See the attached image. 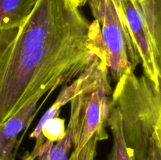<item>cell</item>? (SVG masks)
I'll return each instance as SVG.
<instances>
[{
    "mask_svg": "<svg viewBox=\"0 0 161 160\" xmlns=\"http://www.w3.org/2000/svg\"><path fill=\"white\" fill-rule=\"evenodd\" d=\"M80 7L76 0H38L20 26L0 30V125L105 56L98 23Z\"/></svg>",
    "mask_w": 161,
    "mask_h": 160,
    "instance_id": "obj_1",
    "label": "cell"
},
{
    "mask_svg": "<svg viewBox=\"0 0 161 160\" xmlns=\"http://www.w3.org/2000/svg\"><path fill=\"white\" fill-rule=\"evenodd\" d=\"M100 28L107 66L115 82L134 73L140 59L126 24L120 0H88Z\"/></svg>",
    "mask_w": 161,
    "mask_h": 160,
    "instance_id": "obj_2",
    "label": "cell"
},
{
    "mask_svg": "<svg viewBox=\"0 0 161 160\" xmlns=\"http://www.w3.org/2000/svg\"><path fill=\"white\" fill-rule=\"evenodd\" d=\"M113 93L105 67L83 90L71 100L67 128L71 131L74 150H81L94 135L108 139L105 130Z\"/></svg>",
    "mask_w": 161,
    "mask_h": 160,
    "instance_id": "obj_3",
    "label": "cell"
},
{
    "mask_svg": "<svg viewBox=\"0 0 161 160\" xmlns=\"http://www.w3.org/2000/svg\"><path fill=\"white\" fill-rule=\"evenodd\" d=\"M120 5L143 75L160 85V0H120Z\"/></svg>",
    "mask_w": 161,
    "mask_h": 160,
    "instance_id": "obj_4",
    "label": "cell"
},
{
    "mask_svg": "<svg viewBox=\"0 0 161 160\" xmlns=\"http://www.w3.org/2000/svg\"><path fill=\"white\" fill-rule=\"evenodd\" d=\"M43 94L36 95L20 111L0 125V159L14 160L20 144L17 136L32 121L36 106Z\"/></svg>",
    "mask_w": 161,
    "mask_h": 160,
    "instance_id": "obj_5",
    "label": "cell"
},
{
    "mask_svg": "<svg viewBox=\"0 0 161 160\" xmlns=\"http://www.w3.org/2000/svg\"><path fill=\"white\" fill-rule=\"evenodd\" d=\"M38 0H0V30L20 26Z\"/></svg>",
    "mask_w": 161,
    "mask_h": 160,
    "instance_id": "obj_6",
    "label": "cell"
},
{
    "mask_svg": "<svg viewBox=\"0 0 161 160\" xmlns=\"http://www.w3.org/2000/svg\"><path fill=\"white\" fill-rule=\"evenodd\" d=\"M106 126L109 127L113 133V145L108 160H136L126 145L123 136L119 112L112 103Z\"/></svg>",
    "mask_w": 161,
    "mask_h": 160,
    "instance_id": "obj_7",
    "label": "cell"
},
{
    "mask_svg": "<svg viewBox=\"0 0 161 160\" xmlns=\"http://www.w3.org/2000/svg\"><path fill=\"white\" fill-rule=\"evenodd\" d=\"M64 119L58 117L47 120L42 127V131L45 139L53 143L58 142L65 134V125Z\"/></svg>",
    "mask_w": 161,
    "mask_h": 160,
    "instance_id": "obj_8",
    "label": "cell"
},
{
    "mask_svg": "<svg viewBox=\"0 0 161 160\" xmlns=\"http://www.w3.org/2000/svg\"><path fill=\"white\" fill-rule=\"evenodd\" d=\"M72 146V141L71 136L64 134V136L52 147L49 160H75L76 153L75 151L69 155Z\"/></svg>",
    "mask_w": 161,
    "mask_h": 160,
    "instance_id": "obj_9",
    "label": "cell"
},
{
    "mask_svg": "<svg viewBox=\"0 0 161 160\" xmlns=\"http://www.w3.org/2000/svg\"><path fill=\"white\" fill-rule=\"evenodd\" d=\"M99 141H101L99 136L94 135L81 150H74L76 153L75 160H95Z\"/></svg>",
    "mask_w": 161,
    "mask_h": 160,
    "instance_id": "obj_10",
    "label": "cell"
},
{
    "mask_svg": "<svg viewBox=\"0 0 161 160\" xmlns=\"http://www.w3.org/2000/svg\"><path fill=\"white\" fill-rule=\"evenodd\" d=\"M53 144H54V143L46 139L42 144V147H41L40 152H39V156L37 157V160H49L50 152Z\"/></svg>",
    "mask_w": 161,
    "mask_h": 160,
    "instance_id": "obj_11",
    "label": "cell"
},
{
    "mask_svg": "<svg viewBox=\"0 0 161 160\" xmlns=\"http://www.w3.org/2000/svg\"><path fill=\"white\" fill-rule=\"evenodd\" d=\"M39 152H40V149H36L33 147L32 151L30 153L29 152L25 153L22 160H36V158H37V157L39 156Z\"/></svg>",
    "mask_w": 161,
    "mask_h": 160,
    "instance_id": "obj_12",
    "label": "cell"
},
{
    "mask_svg": "<svg viewBox=\"0 0 161 160\" xmlns=\"http://www.w3.org/2000/svg\"><path fill=\"white\" fill-rule=\"evenodd\" d=\"M76 1H77V3H78L79 6H84L86 3H87L88 0H76Z\"/></svg>",
    "mask_w": 161,
    "mask_h": 160,
    "instance_id": "obj_13",
    "label": "cell"
},
{
    "mask_svg": "<svg viewBox=\"0 0 161 160\" xmlns=\"http://www.w3.org/2000/svg\"><path fill=\"white\" fill-rule=\"evenodd\" d=\"M0 160H1V159H0Z\"/></svg>",
    "mask_w": 161,
    "mask_h": 160,
    "instance_id": "obj_14",
    "label": "cell"
}]
</instances>
